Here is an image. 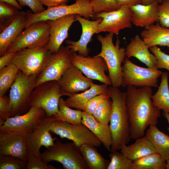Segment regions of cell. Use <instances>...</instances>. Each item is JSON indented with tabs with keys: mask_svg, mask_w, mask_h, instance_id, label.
Segmentation results:
<instances>
[{
	"mask_svg": "<svg viewBox=\"0 0 169 169\" xmlns=\"http://www.w3.org/2000/svg\"><path fill=\"white\" fill-rule=\"evenodd\" d=\"M126 87V106L130 135L131 139H136L144 136L148 126L157 124L161 111L152 103L151 87Z\"/></svg>",
	"mask_w": 169,
	"mask_h": 169,
	"instance_id": "1",
	"label": "cell"
},
{
	"mask_svg": "<svg viewBox=\"0 0 169 169\" xmlns=\"http://www.w3.org/2000/svg\"><path fill=\"white\" fill-rule=\"evenodd\" d=\"M109 89L112 103L109 125L112 139L111 152L120 150L129 143L131 138L126 106V92L112 86Z\"/></svg>",
	"mask_w": 169,
	"mask_h": 169,
	"instance_id": "2",
	"label": "cell"
},
{
	"mask_svg": "<svg viewBox=\"0 0 169 169\" xmlns=\"http://www.w3.org/2000/svg\"><path fill=\"white\" fill-rule=\"evenodd\" d=\"M114 34L109 33L105 37L99 34L97 36L101 47L100 52L95 55L100 57L105 61L108 68V77L112 86H121L122 66L126 56V49L120 47V41L117 38L115 44L113 42Z\"/></svg>",
	"mask_w": 169,
	"mask_h": 169,
	"instance_id": "3",
	"label": "cell"
},
{
	"mask_svg": "<svg viewBox=\"0 0 169 169\" xmlns=\"http://www.w3.org/2000/svg\"><path fill=\"white\" fill-rule=\"evenodd\" d=\"M80 148L73 141L63 143L56 138L53 146L40 153V157L47 163L58 162L65 169H88Z\"/></svg>",
	"mask_w": 169,
	"mask_h": 169,
	"instance_id": "4",
	"label": "cell"
},
{
	"mask_svg": "<svg viewBox=\"0 0 169 169\" xmlns=\"http://www.w3.org/2000/svg\"><path fill=\"white\" fill-rule=\"evenodd\" d=\"M71 94L63 91L58 81H46L33 90L29 98L28 107L41 108L46 112L47 117H50L58 112L60 98L64 96H69Z\"/></svg>",
	"mask_w": 169,
	"mask_h": 169,
	"instance_id": "5",
	"label": "cell"
},
{
	"mask_svg": "<svg viewBox=\"0 0 169 169\" xmlns=\"http://www.w3.org/2000/svg\"><path fill=\"white\" fill-rule=\"evenodd\" d=\"M38 76L25 75L19 70L10 90L11 117L23 114L28 110L29 98L36 86Z\"/></svg>",
	"mask_w": 169,
	"mask_h": 169,
	"instance_id": "6",
	"label": "cell"
},
{
	"mask_svg": "<svg viewBox=\"0 0 169 169\" xmlns=\"http://www.w3.org/2000/svg\"><path fill=\"white\" fill-rule=\"evenodd\" d=\"M26 12V27L36 22L55 20L70 14H78L89 20L95 15L90 0H76L74 3L70 5L47 7L44 11L37 14L32 13L30 10Z\"/></svg>",
	"mask_w": 169,
	"mask_h": 169,
	"instance_id": "7",
	"label": "cell"
},
{
	"mask_svg": "<svg viewBox=\"0 0 169 169\" xmlns=\"http://www.w3.org/2000/svg\"><path fill=\"white\" fill-rule=\"evenodd\" d=\"M52 53L45 47L25 48L16 52L11 62L27 75H38L52 58Z\"/></svg>",
	"mask_w": 169,
	"mask_h": 169,
	"instance_id": "8",
	"label": "cell"
},
{
	"mask_svg": "<svg viewBox=\"0 0 169 169\" xmlns=\"http://www.w3.org/2000/svg\"><path fill=\"white\" fill-rule=\"evenodd\" d=\"M121 86L158 87V79L162 72L156 67L144 68L136 65L126 57L122 66Z\"/></svg>",
	"mask_w": 169,
	"mask_h": 169,
	"instance_id": "9",
	"label": "cell"
},
{
	"mask_svg": "<svg viewBox=\"0 0 169 169\" xmlns=\"http://www.w3.org/2000/svg\"><path fill=\"white\" fill-rule=\"evenodd\" d=\"M47 117L43 108L31 106L25 113L10 117L4 121L0 125V133L27 135L33 131Z\"/></svg>",
	"mask_w": 169,
	"mask_h": 169,
	"instance_id": "10",
	"label": "cell"
},
{
	"mask_svg": "<svg viewBox=\"0 0 169 169\" xmlns=\"http://www.w3.org/2000/svg\"><path fill=\"white\" fill-rule=\"evenodd\" d=\"M50 131L61 138L73 141L80 148L85 144L97 147L102 144L98 138L82 123L73 124L63 121L55 120L51 125Z\"/></svg>",
	"mask_w": 169,
	"mask_h": 169,
	"instance_id": "11",
	"label": "cell"
},
{
	"mask_svg": "<svg viewBox=\"0 0 169 169\" xmlns=\"http://www.w3.org/2000/svg\"><path fill=\"white\" fill-rule=\"evenodd\" d=\"M49 38V27L46 21L33 23L25 28L6 53L17 52L27 48L45 47Z\"/></svg>",
	"mask_w": 169,
	"mask_h": 169,
	"instance_id": "12",
	"label": "cell"
},
{
	"mask_svg": "<svg viewBox=\"0 0 169 169\" xmlns=\"http://www.w3.org/2000/svg\"><path fill=\"white\" fill-rule=\"evenodd\" d=\"M93 18L95 19L102 18L98 25L96 33L107 32L118 35L121 30L132 27V13L127 7H120L112 11L96 13Z\"/></svg>",
	"mask_w": 169,
	"mask_h": 169,
	"instance_id": "13",
	"label": "cell"
},
{
	"mask_svg": "<svg viewBox=\"0 0 169 169\" xmlns=\"http://www.w3.org/2000/svg\"><path fill=\"white\" fill-rule=\"evenodd\" d=\"M71 62L73 65L79 69L88 78L111 85L108 76L105 74L108 71L107 65L102 58L84 56L72 53Z\"/></svg>",
	"mask_w": 169,
	"mask_h": 169,
	"instance_id": "14",
	"label": "cell"
},
{
	"mask_svg": "<svg viewBox=\"0 0 169 169\" xmlns=\"http://www.w3.org/2000/svg\"><path fill=\"white\" fill-rule=\"evenodd\" d=\"M72 54L67 46L61 45L58 51L54 54L45 69L38 76L36 86L47 81H58L64 72L72 65Z\"/></svg>",
	"mask_w": 169,
	"mask_h": 169,
	"instance_id": "15",
	"label": "cell"
},
{
	"mask_svg": "<svg viewBox=\"0 0 169 169\" xmlns=\"http://www.w3.org/2000/svg\"><path fill=\"white\" fill-rule=\"evenodd\" d=\"M55 120L53 116L47 117L33 131L27 135L28 156L33 155L40 158L41 147L44 146L47 148L54 145L56 138H53L50 133V129Z\"/></svg>",
	"mask_w": 169,
	"mask_h": 169,
	"instance_id": "16",
	"label": "cell"
},
{
	"mask_svg": "<svg viewBox=\"0 0 169 169\" xmlns=\"http://www.w3.org/2000/svg\"><path fill=\"white\" fill-rule=\"evenodd\" d=\"M102 20L99 18L94 21H90L78 14L76 16V21L80 23L82 32L80 39L77 41L70 39L67 40L65 43L67 46L72 53H78V54L84 56H87L90 49L87 47L88 44L92 40V37L96 33L98 25Z\"/></svg>",
	"mask_w": 169,
	"mask_h": 169,
	"instance_id": "17",
	"label": "cell"
},
{
	"mask_svg": "<svg viewBox=\"0 0 169 169\" xmlns=\"http://www.w3.org/2000/svg\"><path fill=\"white\" fill-rule=\"evenodd\" d=\"M76 15H69L55 20L46 21L49 26L50 38L45 47L52 53L58 51L63 42L68 37L70 27L76 21Z\"/></svg>",
	"mask_w": 169,
	"mask_h": 169,
	"instance_id": "18",
	"label": "cell"
},
{
	"mask_svg": "<svg viewBox=\"0 0 169 169\" xmlns=\"http://www.w3.org/2000/svg\"><path fill=\"white\" fill-rule=\"evenodd\" d=\"M78 68L73 65L64 73L58 82L62 90L70 94L84 91L94 84L92 79L83 74Z\"/></svg>",
	"mask_w": 169,
	"mask_h": 169,
	"instance_id": "19",
	"label": "cell"
},
{
	"mask_svg": "<svg viewBox=\"0 0 169 169\" xmlns=\"http://www.w3.org/2000/svg\"><path fill=\"white\" fill-rule=\"evenodd\" d=\"M27 135L0 133V154L15 156L27 161Z\"/></svg>",
	"mask_w": 169,
	"mask_h": 169,
	"instance_id": "20",
	"label": "cell"
},
{
	"mask_svg": "<svg viewBox=\"0 0 169 169\" xmlns=\"http://www.w3.org/2000/svg\"><path fill=\"white\" fill-rule=\"evenodd\" d=\"M27 12L20 11L11 23L0 33V57L6 53L8 48L26 27Z\"/></svg>",
	"mask_w": 169,
	"mask_h": 169,
	"instance_id": "21",
	"label": "cell"
},
{
	"mask_svg": "<svg viewBox=\"0 0 169 169\" xmlns=\"http://www.w3.org/2000/svg\"><path fill=\"white\" fill-rule=\"evenodd\" d=\"M159 4L158 3L154 2L148 5L138 4L131 6L129 8L132 13V24L145 28L159 22Z\"/></svg>",
	"mask_w": 169,
	"mask_h": 169,
	"instance_id": "22",
	"label": "cell"
},
{
	"mask_svg": "<svg viewBox=\"0 0 169 169\" xmlns=\"http://www.w3.org/2000/svg\"><path fill=\"white\" fill-rule=\"evenodd\" d=\"M149 48L140 36L136 35L127 46L126 56L128 59L136 58L148 67H156V58L149 52Z\"/></svg>",
	"mask_w": 169,
	"mask_h": 169,
	"instance_id": "23",
	"label": "cell"
},
{
	"mask_svg": "<svg viewBox=\"0 0 169 169\" xmlns=\"http://www.w3.org/2000/svg\"><path fill=\"white\" fill-rule=\"evenodd\" d=\"M109 86L105 84H94L90 88L80 93L71 94L64 100L65 103L70 108L84 111L89 101L96 95L104 93L108 90Z\"/></svg>",
	"mask_w": 169,
	"mask_h": 169,
	"instance_id": "24",
	"label": "cell"
},
{
	"mask_svg": "<svg viewBox=\"0 0 169 169\" xmlns=\"http://www.w3.org/2000/svg\"><path fill=\"white\" fill-rule=\"evenodd\" d=\"M82 123L98 138L107 150L111 151L112 139L109 125H105L99 122L92 115L85 111H82Z\"/></svg>",
	"mask_w": 169,
	"mask_h": 169,
	"instance_id": "25",
	"label": "cell"
},
{
	"mask_svg": "<svg viewBox=\"0 0 169 169\" xmlns=\"http://www.w3.org/2000/svg\"><path fill=\"white\" fill-rule=\"evenodd\" d=\"M141 36L149 48L157 45L169 47V28L162 27L158 23L145 28Z\"/></svg>",
	"mask_w": 169,
	"mask_h": 169,
	"instance_id": "26",
	"label": "cell"
},
{
	"mask_svg": "<svg viewBox=\"0 0 169 169\" xmlns=\"http://www.w3.org/2000/svg\"><path fill=\"white\" fill-rule=\"evenodd\" d=\"M120 150L132 161L149 154L157 152L154 145L146 135L136 139L133 144L123 146Z\"/></svg>",
	"mask_w": 169,
	"mask_h": 169,
	"instance_id": "27",
	"label": "cell"
},
{
	"mask_svg": "<svg viewBox=\"0 0 169 169\" xmlns=\"http://www.w3.org/2000/svg\"><path fill=\"white\" fill-rule=\"evenodd\" d=\"M146 136L158 153L165 160L169 159V136L159 130L155 125L149 126Z\"/></svg>",
	"mask_w": 169,
	"mask_h": 169,
	"instance_id": "28",
	"label": "cell"
},
{
	"mask_svg": "<svg viewBox=\"0 0 169 169\" xmlns=\"http://www.w3.org/2000/svg\"><path fill=\"white\" fill-rule=\"evenodd\" d=\"M95 147L85 144L80 148L88 169H107L110 161L104 158Z\"/></svg>",
	"mask_w": 169,
	"mask_h": 169,
	"instance_id": "29",
	"label": "cell"
},
{
	"mask_svg": "<svg viewBox=\"0 0 169 169\" xmlns=\"http://www.w3.org/2000/svg\"><path fill=\"white\" fill-rule=\"evenodd\" d=\"M161 81L156 92L152 95L151 99L153 105L160 110L169 113V88L168 74L162 72Z\"/></svg>",
	"mask_w": 169,
	"mask_h": 169,
	"instance_id": "30",
	"label": "cell"
},
{
	"mask_svg": "<svg viewBox=\"0 0 169 169\" xmlns=\"http://www.w3.org/2000/svg\"><path fill=\"white\" fill-rule=\"evenodd\" d=\"M59 108L58 112L53 115L55 120L63 121L73 124L82 123V111L70 108L66 105L62 97L59 100Z\"/></svg>",
	"mask_w": 169,
	"mask_h": 169,
	"instance_id": "31",
	"label": "cell"
},
{
	"mask_svg": "<svg viewBox=\"0 0 169 169\" xmlns=\"http://www.w3.org/2000/svg\"><path fill=\"white\" fill-rule=\"evenodd\" d=\"M166 163V161L155 152L133 161L132 169H165Z\"/></svg>",
	"mask_w": 169,
	"mask_h": 169,
	"instance_id": "32",
	"label": "cell"
},
{
	"mask_svg": "<svg viewBox=\"0 0 169 169\" xmlns=\"http://www.w3.org/2000/svg\"><path fill=\"white\" fill-rule=\"evenodd\" d=\"M19 69L13 63L0 69V96L5 95L15 81Z\"/></svg>",
	"mask_w": 169,
	"mask_h": 169,
	"instance_id": "33",
	"label": "cell"
},
{
	"mask_svg": "<svg viewBox=\"0 0 169 169\" xmlns=\"http://www.w3.org/2000/svg\"><path fill=\"white\" fill-rule=\"evenodd\" d=\"M19 10L12 4L0 1V32L11 23L19 13Z\"/></svg>",
	"mask_w": 169,
	"mask_h": 169,
	"instance_id": "34",
	"label": "cell"
},
{
	"mask_svg": "<svg viewBox=\"0 0 169 169\" xmlns=\"http://www.w3.org/2000/svg\"><path fill=\"white\" fill-rule=\"evenodd\" d=\"M112 101L108 98L101 102L92 114L95 119L105 125H109L112 109Z\"/></svg>",
	"mask_w": 169,
	"mask_h": 169,
	"instance_id": "35",
	"label": "cell"
},
{
	"mask_svg": "<svg viewBox=\"0 0 169 169\" xmlns=\"http://www.w3.org/2000/svg\"><path fill=\"white\" fill-rule=\"evenodd\" d=\"M109 157L110 160L107 169H132L133 161L121 152H111Z\"/></svg>",
	"mask_w": 169,
	"mask_h": 169,
	"instance_id": "36",
	"label": "cell"
},
{
	"mask_svg": "<svg viewBox=\"0 0 169 169\" xmlns=\"http://www.w3.org/2000/svg\"><path fill=\"white\" fill-rule=\"evenodd\" d=\"M27 161L17 157L0 154V169H26Z\"/></svg>",
	"mask_w": 169,
	"mask_h": 169,
	"instance_id": "37",
	"label": "cell"
},
{
	"mask_svg": "<svg viewBox=\"0 0 169 169\" xmlns=\"http://www.w3.org/2000/svg\"><path fill=\"white\" fill-rule=\"evenodd\" d=\"M90 2L95 14L112 11L120 8L115 0H90Z\"/></svg>",
	"mask_w": 169,
	"mask_h": 169,
	"instance_id": "38",
	"label": "cell"
},
{
	"mask_svg": "<svg viewBox=\"0 0 169 169\" xmlns=\"http://www.w3.org/2000/svg\"><path fill=\"white\" fill-rule=\"evenodd\" d=\"M149 49L156 58V67L158 69H164L169 71V55L162 52L157 46L151 47Z\"/></svg>",
	"mask_w": 169,
	"mask_h": 169,
	"instance_id": "39",
	"label": "cell"
},
{
	"mask_svg": "<svg viewBox=\"0 0 169 169\" xmlns=\"http://www.w3.org/2000/svg\"><path fill=\"white\" fill-rule=\"evenodd\" d=\"M106 92L97 95L91 99L87 103L85 111L87 113L92 115L99 105L106 99L110 98L111 93L109 89Z\"/></svg>",
	"mask_w": 169,
	"mask_h": 169,
	"instance_id": "40",
	"label": "cell"
},
{
	"mask_svg": "<svg viewBox=\"0 0 169 169\" xmlns=\"http://www.w3.org/2000/svg\"><path fill=\"white\" fill-rule=\"evenodd\" d=\"M159 24L162 27L169 28V0H165L158 7Z\"/></svg>",
	"mask_w": 169,
	"mask_h": 169,
	"instance_id": "41",
	"label": "cell"
},
{
	"mask_svg": "<svg viewBox=\"0 0 169 169\" xmlns=\"http://www.w3.org/2000/svg\"><path fill=\"white\" fill-rule=\"evenodd\" d=\"M11 116L9 96L5 95L0 96V125Z\"/></svg>",
	"mask_w": 169,
	"mask_h": 169,
	"instance_id": "42",
	"label": "cell"
},
{
	"mask_svg": "<svg viewBox=\"0 0 169 169\" xmlns=\"http://www.w3.org/2000/svg\"><path fill=\"white\" fill-rule=\"evenodd\" d=\"M54 166L46 163L40 158L33 155H28L26 169H56Z\"/></svg>",
	"mask_w": 169,
	"mask_h": 169,
	"instance_id": "43",
	"label": "cell"
},
{
	"mask_svg": "<svg viewBox=\"0 0 169 169\" xmlns=\"http://www.w3.org/2000/svg\"><path fill=\"white\" fill-rule=\"evenodd\" d=\"M21 7H28L34 14H37L44 11L46 9L38 0H18Z\"/></svg>",
	"mask_w": 169,
	"mask_h": 169,
	"instance_id": "44",
	"label": "cell"
},
{
	"mask_svg": "<svg viewBox=\"0 0 169 169\" xmlns=\"http://www.w3.org/2000/svg\"><path fill=\"white\" fill-rule=\"evenodd\" d=\"M17 52L6 53L0 58V69L10 63L15 57Z\"/></svg>",
	"mask_w": 169,
	"mask_h": 169,
	"instance_id": "45",
	"label": "cell"
},
{
	"mask_svg": "<svg viewBox=\"0 0 169 169\" xmlns=\"http://www.w3.org/2000/svg\"><path fill=\"white\" fill-rule=\"evenodd\" d=\"M69 0H38L42 5L49 7L66 5Z\"/></svg>",
	"mask_w": 169,
	"mask_h": 169,
	"instance_id": "46",
	"label": "cell"
},
{
	"mask_svg": "<svg viewBox=\"0 0 169 169\" xmlns=\"http://www.w3.org/2000/svg\"><path fill=\"white\" fill-rule=\"evenodd\" d=\"M120 7H127L138 4H141V0H115Z\"/></svg>",
	"mask_w": 169,
	"mask_h": 169,
	"instance_id": "47",
	"label": "cell"
},
{
	"mask_svg": "<svg viewBox=\"0 0 169 169\" xmlns=\"http://www.w3.org/2000/svg\"><path fill=\"white\" fill-rule=\"evenodd\" d=\"M0 1L6 2L12 4L17 8L19 10H21L22 9V7L20 6L16 0H0Z\"/></svg>",
	"mask_w": 169,
	"mask_h": 169,
	"instance_id": "48",
	"label": "cell"
},
{
	"mask_svg": "<svg viewBox=\"0 0 169 169\" xmlns=\"http://www.w3.org/2000/svg\"><path fill=\"white\" fill-rule=\"evenodd\" d=\"M141 4L144 5H148L154 2H157L161 4L165 0H141Z\"/></svg>",
	"mask_w": 169,
	"mask_h": 169,
	"instance_id": "49",
	"label": "cell"
},
{
	"mask_svg": "<svg viewBox=\"0 0 169 169\" xmlns=\"http://www.w3.org/2000/svg\"><path fill=\"white\" fill-rule=\"evenodd\" d=\"M163 115L164 116L165 118L167 120V121L169 124V127H168L167 129L168 131L169 132V113L165 112L164 111L163 113Z\"/></svg>",
	"mask_w": 169,
	"mask_h": 169,
	"instance_id": "50",
	"label": "cell"
},
{
	"mask_svg": "<svg viewBox=\"0 0 169 169\" xmlns=\"http://www.w3.org/2000/svg\"><path fill=\"white\" fill-rule=\"evenodd\" d=\"M166 169H169V159L166 161Z\"/></svg>",
	"mask_w": 169,
	"mask_h": 169,
	"instance_id": "51",
	"label": "cell"
}]
</instances>
